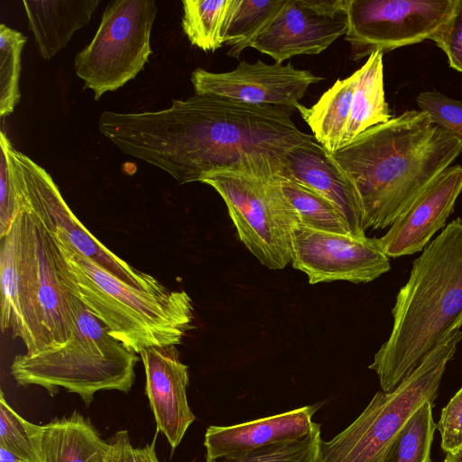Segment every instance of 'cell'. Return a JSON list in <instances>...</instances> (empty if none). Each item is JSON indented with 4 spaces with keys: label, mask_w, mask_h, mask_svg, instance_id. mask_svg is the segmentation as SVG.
<instances>
[{
    "label": "cell",
    "mask_w": 462,
    "mask_h": 462,
    "mask_svg": "<svg viewBox=\"0 0 462 462\" xmlns=\"http://www.w3.org/2000/svg\"><path fill=\"white\" fill-rule=\"evenodd\" d=\"M417 105L427 113L433 124L462 139V101L438 91H424L418 95Z\"/></svg>",
    "instance_id": "4dcf8cb0"
},
{
    "label": "cell",
    "mask_w": 462,
    "mask_h": 462,
    "mask_svg": "<svg viewBox=\"0 0 462 462\" xmlns=\"http://www.w3.org/2000/svg\"><path fill=\"white\" fill-rule=\"evenodd\" d=\"M307 69L288 63L267 64L241 61L226 72H210L202 68L191 74L196 95H213L251 105H268L296 109L308 88L322 80Z\"/></svg>",
    "instance_id": "5bb4252c"
},
{
    "label": "cell",
    "mask_w": 462,
    "mask_h": 462,
    "mask_svg": "<svg viewBox=\"0 0 462 462\" xmlns=\"http://www.w3.org/2000/svg\"><path fill=\"white\" fill-rule=\"evenodd\" d=\"M291 263L307 275L310 284L366 283L391 268L377 238L327 232L299 223L291 230Z\"/></svg>",
    "instance_id": "7c38bea8"
},
{
    "label": "cell",
    "mask_w": 462,
    "mask_h": 462,
    "mask_svg": "<svg viewBox=\"0 0 462 462\" xmlns=\"http://www.w3.org/2000/svg\"><path fill=\"white\" fill-rule=\"evenodd\" d=\"M347 0H287L250 47L276 63L301 54H319L347 31Z\"/></svg>",
    "instance_id": "4fadbf2b"
},
{
    "label": "cell",
    "mask_w": 462,
    "mask_h": 462,
    "mask_svg": "<svg viewBox=\"0 0 462 462\" xmlns=\"http://www.w3.org/2000/svg\"><path fill=\"white\" fill-rule=\"evenodd\" d=\"M436 428L444 452L452 453L462 448V387L443 408Z\"/></svg>",
    "instance_id": "1f68e13d"
},
{
    "label": "cell",
    "mask_w": 462,
    "mask_h": 462,
    "mask_svg": "<svg viewBox=\"0 0 462 462\" xmlns=\"http://www.w3.org/2000/svg\"><path fill=\"white\" fill-rule=\"evenodd\" d=\"M108 442L106 462H161L155 453V438L144 448H134L126 430L117 431Z\"/></svg>",
    "instance_id": "836d02e7"
},
{
    "label": "cell",
    "mask_w": 462,
    "mask_h": 462,
    "mask_svg": "<svg viewBox=\"0 0 462 462\" xmlns=\"http://www.w3.org/2000/svg\"><path fill=\"white\" fill-rule=\"evenodd\" d=\"M432 406V402H426L408 419L382 462H431L430 448L436 429Z\"/></svg>",
    "instance_id": "484cf974"
},
{
    "label": "cell",
    "mask_w": 462,
    "mask_h": 462,
    "mask_svg": "<svg viewBox=\"0 0 462 462\" xmlns=\"http://www.w3.org/2000/svg\"><path fill=\"white\" fill-rule=\"evenodd\" d=\"M0 462H25L8 449L0 447Z\"/></svg>",
    "instance_id": "e575fe53"
},
{
    "label": "cell",
    "mask_w": 462,
    "mask_h": 462,
    "mask_svg": "<svg viewBox=\"0 0 462 462\" xmlns=\"http://www.w3.org/2000/svg\"><path fill=\"white\" fill-rule=\"evenodd\" d=\"M58 245L78 286L76 296L116 340L137 354L181 343L194 319L186 291L132 286L70 246Z\"/></svg>",
    "instance_id": "5b68a950"
},
{
    "label": "cell",
    "mask_w": 462,
    "mask_h": 462,
    "mask_svg": "<svg viewBox=\"0 0 462 462\" xmlns=\"http://www.w3.org/2000/svg\"><path fill=\"white\" fill-rule=\"evenodd\" d=\"M287 0H231L223 29L227 56L239 59L252 41L275 18Z\"/></svg>",
    "instance_id": "603a6c76"
},
{
    "label": "cell",
    "mask_w": 462,
    "mask_h": 462,
    "mask_svg": "<svg viewBox=\"0 0 462 462\" xmlns=\"http://www.w3.org/2000/svg\"><path fill=\"white\" fill-rule=\"evenodd\" d=\"M461 192L462 166H449L377 238L385 254L397 258L421 252L445 226Z\"/></svg>",
    "instance_id": "9a60e30c"
},
{
    "label": "cell",
    "mask_w": 462,
    "mask_h": 462,
    "mask_svg": "<svg viewBox=\"0 0 462 462\" xmlns=\"http://www.w3.org/2000/svg\"><path fill=\"white\" fill-rule=\"evenodd\" d=\"M199 182L220 195L240 241L263 265L280 270L291 263V235L298 218L282 189L280 175L217 171Z\"/></svg>",
    "instance_id": "ba28073f"
},
{
    "label": "cell",
    "mask_w": 462,
    "mask_h": 462,
    "mask_svg": "<svg viewBox=\"0 0 462 462\" xmlns=\"http://www.w3.org/2000/svg\"><path fill=\"white\" fill-rule=\"evenodd\" d=\"M280 182L299 224L327 232L354 235L345 215L330 200L293 179L280 175Z\"/></svg>",
    "instance_id": "cb8c5ba5"
},
{
    "label": "cell",
    "mask_w": 462,
    "mask_h": 462,
    "mask_svg": "<svg viewBox=\"0 0 462 462\" xmlns=\"http://www.w3.org/2000/svg\"><path fill=\"white\" fill-rule=\"evenodd\" d=\"M74 277L52 235L29 209L1 238L2 331L11 329L34 355L68 342L76 328Z\"/></svg>",
    "instance_id": "3957f363"
},
{
    "label": "cell",
    "mask_w": 462,
    "mask_h": 462,
    "mask_svg": "<svg viewBox=\"0 0 462 462\" xmlns=\"http://www.w3.org/2000/svg\"><path fill=\"white\" fill-rule=\"evenodd\" d=\"M42 462H106L108 442L78 411L38 426Z\"/></svg>",
    "instance_id": "ffe728a7"
},
{
    "label": "cell",
    "mask_w": 462,
    "mask_h": 462,
    "mask_svg": "<svg viewBox=\"0 0 462 462\" xmlns=\"http://www.w3.org/2000/svg\"><path fill=\"white\" fill-rule=\"evenodd\" d=\"M38 426L16 413L0 394V447L25 462H42L38 445Z\"/></svg>",
    "instance_id": "f1b7e54d"
},
{
    "label": "cell",
    "mask_w": 462,
    "mask_h": 462,
    "mask_svg": "<svg viewBox=\"0 0 462 462\" xmlns=\"http://www.w3.org/2000/svg\"><path fill=\"white\" fill-rule=\"evenodd\" d=\"M291 115L288 107L195 94L159 111H105L98 129L123 153L185 184L217 171L282 175L287 152L315 140Z\"/></svg>",
    "instance_id": "6da1fadb"
},
{
    "label": "cell",
    "mask_w": 462,
    "mask_h": 462,
    "mask_svg": "<svg viewBox=\"0 0 462 462\" xmlns=\"http://www.w3.org/2000/svg\"><path fill=\"white\" fill-rule=\"evenodd\" d=\"M139 355L145 370V393L156 430L175 449L195 420L186 393L189 367L180 361L176 346H152Z\"/></svg>",
    "instance_id": "2e32d148"
},
{
    "label": "cell",
    "mask_w": 462,
    "mask_h": 462,
    "mask_svg": "<svg viewBox=\"0 0 462 462\" xmlns=\"http://www.w3.org/2000/svg\"><path fill=\"white\" fill-rule=\"evenodd\" d=\"M444 462H462V448L452 453H446Z\"/></svg>",
    "instance_id": "d590c367"
},
{
    "label": "cell",
    "mask_w": 462,
    "mask_h": 462,
    "mask_svg": "<svg viewBox=\"0 0 462 462\" xmlns=\"http://www.w3.org/2000/svg\"><path fill=\"white\" fill-rule=\"evenodd\" d=\"M76 328L56 348L14 356L11 373L18 384L39 385L51 395L60 387L79 394L88 406L97 392L127 393L134 382L137 353L116 340L81 300L72 293Z\"/></svg>",
    "instance_id": "8992f818"
},
{
    "label": "cell",
    "mask_w": 462,
    "mask_h": 462,
    "mask_svg": "<svg viewBox=\"0 0 462 462\" xmlns=\"http://www.w3.org/2000/svg\"><path fill=\"white\" fill-rule=\"evenodd\" d=\"M458 0H347L352 59L431 40L453 15Z\"/></svg>",
    "instance_id": "8fae6325"
},
{
    "label": "cell",
    "mask_w": 462,
    "mask_h": 462,
    "mask_svg": "<svg viewBox=\"0 0 462 462\" xmlns=\"http://www.w3.org/2000/svg\"><path fill=\"white\" fill-rule=\"evenodd\" d=\"M431 40L446 53L450 67L462 72V0Z\"/></svg>",
    "instance_id": "d6a6232c"
},
{
    "label": "cell",
    "mask_w": 462,
    "mask_h": 462,
    "mask_svg": "<svg viewBox=\"0 0 462 462\" xmlns=\"http://www.w3.org/2000/svg\"><path fill=\"white\" fill-rule=\"evenodd\" d=\"M158 12L154 0H115L106 5L91 42L74 59L77 76L95 100L134 79L150 55Z\"/></svg>",
    "instance_id": "9c48e42d"
},
{
    "label": "cell",
    "mask_w": 462,
    "mask_h": 462,
    "mask_svg": "<svg viewBox=\"0 0 462 462\" xmlns=\"http://www.w3.org/2000/svg\"><path fill=\"white\" fill-rule=\"evenodd\" d=\"M320 425L293 440L273 443L237 454L217 458L206 457V462H319Z\"/></svg>",
    "instance_id": "4316f807"
},
{
    "label": "cell",
    "mask_w": 462,
    "mask_h": 462,
    "mask_svg": "<svg viewBox=\"0 0 462 462\" xmlns=\"http://www.w3.org/2000/svg\"><path fill=\"white\" fill-rule=\"evenodd\" d=\"M383 55L381 51L372 53L356 70V83L344 146L367 129L393 117L384 96Z\"/></svg>",
    "instance_id": "7402d4cb"
},
{
    "label": "cell",
    "mask_w": 462,
    "mask_h": 462,
    "mask_svg": "<svg viewBox=\"0 0 462 462\" xmlns=\"http://www.w3.org/2000/svg\"><path fill=\"white\" fill-rule=\"evenodd\" d=\"M356 83V71L337 79L310 107L300 104L296 109L313 133L315 140L328 154L344 146Z\"/></svg>",
    "instance_id": "44dd1931"
},
{
    "label": "cell",
    "mask_w": 462,
    "mask_h": 462,
    "mask_svg": "<svg viewBox=\"0 0 462 462\" xmlns=\"http://www.w3.org/2000/svg\"><path fill=\"white\" fill-rule=\"evenodd\" d=\"M10 141L0 134V239L9 231L16 217L23 210V199L17 187Z\"/></svg>",
    "instance_id": "f546056e"
},
{
    "label": "cell",
    "mask_w": 462,
    "mask_h": 462,
    "mask_svg": "<svg viewBox=\"0 0 462 462\" xmlns=\"http://www.w3.org/2000/svg\"><path fill=\"white\" fill-rule=\"evenodd\" d=\"M461 340L462 330H453L394 391L376 393L346 429L321 440L319 462H382L408 419L426 402H434Z\"/></svg>",
    "instance_id": "52a82bcc"
},
{
    "label": "cell",
    "mask_w": 462,
    "mask_h": 462,
    "mask_svg": "<svg viewBox=\"0 0 462 462\" xmlns=\"http://www.w3.org/2000/svg\"><path fill=\"white\" fill-rule=\"evenodd\" d=\"M317 409L309 405L236 425L209 426L206 457L217 458L302 437L311 430Z\"/></svg>",
    "instance_id": "e0dca14e"
},
{
    "label": "cell",
    "mask_w": 462,
    "mask_h": 462,
    "mask_svg": "<svg viewBox=\"0 0 462 462\" xmlns=\"http://www.w3.org/2000/svg\"><path fill=\"white\" fill-rule=\"evenodd\" d=\"M23 4L38 52L42 59L51 60L88 23L99 1L29 0Z\"/></svg>",
    "instance_id": "d6986e66"
},
{
    "label": "cell",
    "mask_w": 462,
    "mask_h": 462,
    "mask_svg": "<svg viewBox=\"0 0 462 462\" xmlns=\"http://www.w3.org/2000/svg\"><path fill=\"white\" fill-rule=\"evenodd\" d=\"M461 152V138L407 110L328 155L353 187L366 231L391 226Z\"/></svg>",
    "instance_id": "7a4b0ae2"
},
{
    "label": "cell",
    "mask_w": 462,
    "mask_h": 462,
    "mask_svg": "<svg viewBox=\"0 0 462 462\" xmlns=\"http://www.w3.org/2000/svg\"><path fill=\"white\" fill-rule=\"evenodd\" d=\"M231 0H183L181 26L191 45L215 51L224 44L223 29Z\"/></svg>",
    "instance_id": "d4e9b609"
},
{
    "label": "cell",
    "mask_w": 462,
    "mask_h": 462,
    "mask_svg": "<svg viewBox=\"0 0 462 462\" xmlns=\"http://www.w3.org/2000/svg\"><path fill=\"white\" fill-rule=\"evenodd\" d=\"M9 152L23 208L34 214L58 243L70 246L127 284L148 291L165 287L152 275L132 267L99 242L75 217L42 167L15 150L12 143Z\"/></svg>",
    "instance_id": "30bf717a"
},
{
    "label": "cell",
    "mask_w": 462,
    "mask_h": 462,
    "mask_svg": "<svg viewBox=\"0 0 462 462\" xmlns=\"http://www.w3.org/2000/svg\"><path fill=\"white\" fill-rule=\"evenodd\" d=\"M26 37L5 24L0 25V116L11 115L20 101L21 55Z\"/></svg>",
    "instance_id": "83f0119b"
},
{
    "label": "cell",
    "mask_w": 462,
    "mask_h": 462,
    "mask_svg": "<svg viewBox=\"0 0 462 462\" xmlns=\"http://www.w3.org/2000/svg\"><path fill=\"white\" fill-rule=\"evenodd\" d=\"M392 313L390 337L368 366L385 393L394 391L462 326V217L448 223L413 261Z\"/></svg>",
    "instance_id": "277c9868"
},
{
    "label": "cell",
    "mask_w": 462,
    "mask_h": 462,
    "mask_svg": "<svg viewBox=\"0 0 462 462\" xmlns=\"http://www.w3.org/2000/svg\"><path fill=\"white\" fill-rule=\"evenodd\" d=\"M282 176L295 180L334 203L345 215L355 236H365L355 190L317 141L290 150Z\"/></svg>",
    "instance_id": "ac0fdd59"
}]
</instances>
